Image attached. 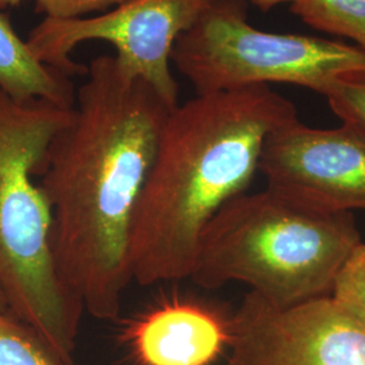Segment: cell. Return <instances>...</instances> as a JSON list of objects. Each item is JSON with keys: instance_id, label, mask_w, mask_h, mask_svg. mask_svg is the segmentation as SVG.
<instances>
[{"instance_id": "cell-1", "label": "cell", "mask_w": 365, "mask_h": 365, "mask_svg": "<svg viewBox=\"0 0 365 365\" xmlns=\"http://www.w3.org/2000/svg\"><path fill=\"white\" fill-rule=\"evenodd\" d=\"M170 110L115 56H99L45 157L39 180L52 209L56 264L96 319L117 318L133 283V229Z\"/></svg>"}, {"instance_id": "cell-2", "label": "cell", "mask_w": 365, "mask_h": 365, "mask_svg": "<svg viewBox=\"0 0 365 365\" xmlns=\"http://www.w3.org/2000/svg\"><path fill=\"white\" fill-rule=\"evenodd\" d=\"M297 118L269 86L196 93L172 108L135 217L131 280L146 287L190 279L205 229L247 192L269 134Z\"/></svg>"}, {"instance_id": "cell-3", "label": "cell", "mask_w": 365, "mask_h": 365, "mask_svg": "<svg viewBox=\"0 0 365 365\" xmlns=\"http://www.w3.org/2000/svg\"><path fill=\"white\" fill-rule=\"evenodd\" d=\"M71 111L0 90V288L10 313L66 365L73 364L84 309L58 272L52 209L37 178Z\"/></svg>"}, {"instance_id": "cell-4", "label": "cell", "mask_w": 365, "mask_h": 365, "mask_svg": "<svg viewBox=\"0 0 365 365\" xmlns=\"http://www.w3.org/2000/svg\"><path fill=\"white\" fill-rule=\"evenodd\" d=\"M361 237L352 214L309 209L267 188L230 200L205 229L190 279L242 283L279 307L330 295Z\"/></svg>"}, {"instance_id": "cell-5", "label": "cell", "mask_w": 365, "mask_h": 365, "mask_svg": "<svg viewBox=\"0 0 365 365\" xmlns=\"http://www.w3.org/2000/svg\"><path fill=\"white\" fill-rule=\"evenodd\" d=\"M172 64L196 93L291 84L325 96L365 69V53L336 39L264 31L249 24L247 0H214L178 39Z\"/></svg>"}, {"instance_id": "cell-6", "label": "cell", "mask_w": 365, "mask_h": 365, "mask_svg": "<svg viewBox=\"0 0 365 365\" xmlns=\"http://www.w3.org/2000/svg\"><path fill=\"white\" fill-rule=\"evenodd\" d=\"M212 1L128 0L90 18H45L26 42L39 61L68 78L87 73V66L71 57L76 46L87 41L107 42L115 48L119 64L150 84L173 108L179 105V84L170 71L175 45Z\"/></svg>"}, {"instance_id": "cell-7", "label": "cell", "mask_w": 365, "mask_h": 365, "mask_svg": "<svg viewBox=\"0 0 365 365\" xmlns=\"http://www.w3.org/2000/svg\"><path fill=\"white\" fill-rule=\"evenodd\" d=\"M227 331V365H365V329L330 295L279 307L249 291Z\"/></svg>"}, {"instance_id": "cell-8", "label": "cell", "mask_w": 365, "mask_h": 365, "mask_svg": "<svg viewBox=\"0 0 365 365\" xmlns=\"http://www.w3.org/2000/svg\"><path fill=\"white\" fill-rule=\"evenodd\" d=\"M259 172L267 188L309 209L365 211V129L348 122L318 129L297 118L269 134Z\"/></svg>"}, {"instance_id": "cell-9", "label": "cell", "mask_w": 365, "mask_h": 365, "mask_svg": "<svg viewBox=\"0 0 365 365\" xmlns=\"http://www.w3.org/2000/svg\"><path fill=\"white\" fill-rule=\"evenodd\" d=\"M131 345L143 365H210L227 348V322L190 304L170 303L137 322Z\"/></svg>"}, {"instance_id": "cell-10", "label": "cell", "mask_w": 365, "mask_h": 365, "mask_svg": "<svg viewBox=\"0 0 365 365\" xmlns=\"http://www.w3.org/2000/svg\"><path fill=\"white\" fill-rule=\"evenodd\" d=\"M0 90L15 101H46L64 108L75 105L76 90L71 78L43 64L0 11Z\"/></svg>"}, {"instance_id": "cell-11", "label": "cell", "mask_w": 365, "mask_h": 365, "mask_svg": "<svg viewBox=\"0 0 365 365\" xmlns=\"http://www.w3.org/2000/svg\"><path fill=\"white\" fill-rule=\"evenodd\" d=\"M289 10L307 26L351 39L365 53V0H294Z\"/></svg>"}, {"instance_id": "cell-12", "label": "cell", "mask_w": 365, "mask_h": 365, "mask_svg": "<svg viewBox=\"0 0 365 365\" xmlns=\"http://www.w3.org/2000/svg\"><path fill=\"white\" fill-rule=\"evenodd\" d=\"M0 365H66L25 322L0 314Z\"/></svg>"}, {"instance_id": "cell-13", "label": "cell", "mask_w": 365, "mask_h": 365, "mask_svg": "<svg viewBox=\"0 0 365 365\" xmlns=\"http://www.w3.org/2000/svg\"><path fill=\"white\" fill-rule=\"evenodd\" d=\"M330 298L365 329V242L354 249L341 267Z\"/></svg>"}, {"instance_id": "cell-14", "label": "cell", "mask_w": 365, "mask_h": 365, "mask_svg": "<svg viewBox=\"0 0 365 365\" xmlns=\"http://www.w3.org/2000/svg\"><path fill=\"white\" fill-rule=\"evenodd\" d=\"M325 98L342 122L365 129V69L342 76L325 93Z\"/></svg>"}, {"instance_id": "cell-15", "label": "cell", "mask_w": 365, "mask_h": 365, "mask_svg": "<svg viewBox=\"0 0 365 365\" xmlns=\"http://www.w3.org/2000/svg\"><path fill=\"white\" fill-rule=\"evenodd\" d=\"M128 0H34L36 11L52 19H78L106 13Z\"/></svg>"}, {"instance_id": "cell-16", "label": "cell", "mask_w": 365, "mask_h": 365, "mask_svg": "<svg viewBox=\"0 0 365 365\" xmlns=\"http://www.w3.org/2000/svg\"><path fill=\"white\" fill-rule=\"evenodd\" d=\"M247 1H250L253 6H256L262 13H268L277 6H282V4H286V3L291 4L294 0H247Z\"/></svg>"}, {"instance_id": "cell-17", "label": "cell", "mask_w": 365, "mask_h": 365, "mask_svg": "<svg viewBox=\"0 0 365 365\" xmlns=\"http://www.w3.org/2000/svg\"><path fill=\"white\" fill-rule=\"evenodd\" d=\"M24 0H0V11H6L9 9H13V7H18Z\"/></svg>"}, {"instance_id": "cell-18", "label": "cell", "mask_w": 365, "mask_h": 365, "mask_svg": "<svg viewBox=\"0 0 365 365\" xmlns=\"http://www.w3.org/2000/svg\"><path fill=\"white\" fill-rule=\"evenodd\" d=\"M10 309H9V303L6 299V295L3 292V289L0 288V314L9 313Z\"/></svg>"}]
</instances>
